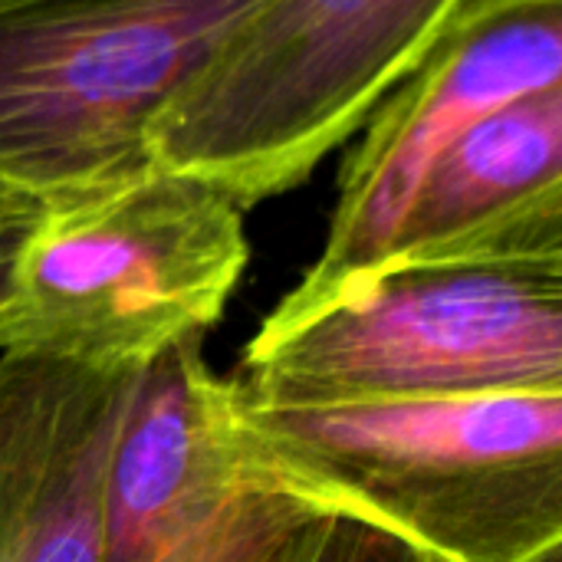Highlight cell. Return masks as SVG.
<instances>
[{
  "instance_id": "7a4b0ae2",
  "label": "cell",
  "mask_w": 562,
  "mask_h": 562,
  "mask_svg": "<svg viewBox=\"0 0 562 562\" xmlns=\"http://www.w3.org/2000/svg\"><path fill=\"white\" fill-rule=\"evenodd\" d=\"M237 408L286 468L435 560L562 547V389L342 408H267L237 389Z\"/></svg>"
},
{
  "instance_id": "6da1fadb",
  "label": "cell",
  "mask_w": 562,
  "mask_h": 562,
  "mask_svg": "<svg viewBox=\"0 0 562 562\" xmlns=\"http://www.w3.org/2000/svg\"><path fill=\"white\" fill-rule=\"evenodd\" d=\"M244 214L158 165L36 207L0 263V356L115 372L204 339L250 263Z\"/></svg>"
},
{
  "instance_id": "277c9868",
  "label": "cell",
  "mask_w": 562,
  "mask_h": 562,
  "mask_svg": "<svg viewBox=\"0 0 562 562\" xmlns=\"http://www.w3.org/2000/svg\"><path fill=\"white\" fill-rule=\"evenodd\" d=\"M234 382L267 408L562 389V254L385 267L306 323L254 336Z\"/></svg>"
},
{
  "instance_id": "8992f818",
  "label": "cell",
  "mask_w": 562,
  "mask_h": 562,
  "mask_svg": "<svg viewBox=\"0 0 562 562\" xmlns=\"http://www.w3.org/2000/svg\"><path fill=\"white\" fill-rule=\"evenodd\" d=\"M333 510L349 514L250 435L198 339L145 369L112 458L102 562H283Z\"/></svg>"
},
{
  "instance_id": "5b68a950",
  "label": "cell",
  "mask_w": 562,
  "mask_h": 562,
  "mask_svg": "<svg viewBox=\"0 0 562 562\" xmlns=\"http://www.w3.org/2000/svg\"><path fill=\"white\" fill-rule=\"evenodd\" d=\"M254 3H0V217L151 165V119Z\"/></svg>"
},
{
  "instance_id": "9c48e42d",
  "label": "cell",
  "mask_w": 562,
  "mask_h": 562,
  "mask_svg": "<svg viewBox=\"0 0 562 562\" xmlns=\"http://www.w3.org/2000/svg\"><path fill=\"white\" fill-rule=\"evenodd\" d=\"M557 254H562V86L494 109L435 158L379 270Z\"/></svg>"
},
{
  "instance_id": "ba28073f",
  "label": "cell",
  "mask_w": 562,
  "mask_h": 562,
  "mask_svg": "<svg viewBox=\"0 0 562 562\" xmlns=\"http://www.w3.org/2000/svg\"><path fill=\"white\" fill-rule=\"evenodd\" d=\"M142 379L0 356V562H102L112 458Z\"/></svg>"
},
{
  "instance_id": "3957f363",
  "label": "cell",
  "mask_w": 562,
  "mask_h": 562,
  "mask_svg": "<svg viewBox=\"0 0 562 562\" xmlns=\"http://www.w3.org/2000/svg\"><path fill=\"white\" fill-rule=\"evenodd\" d=\"M464 0H257L165 99L158 168L250 211L352 138Z\"/></svg>"
},
{
  "instance_id": "7c38bea8",
  "label": "cell",
  "mask_w": 562,
  "mask_h": 562,
  "mask_svg": "<svg viewBox=\"0 0 562 562\" xmlns=\"http://www.w3.org/2000/svg\"><path fill=\"white\" fill-rule=\"evenodd\" d=\"M524 562H562V547H550V550H543V553H537V557Z\"/></svg>"
},
{
  "instance_id": "30bf717a",
  "label": "cell",
  "mask_w": 562,
  "mask_h": 562,
  "mask_svg": "<svg viewBox=\"0 0 562 562\" xmlns=\"http://www.w3.org/2000/svg\"><path fill=\"white\" fill-rule=\"evenodd\" d=\"M283 562H441L405 537L356 517L323 514L286 550Z\"/></svg>"
},
{
  "instance_id": "8fae6325",
  "label": "cell",
  "mask_w": 562,
  "mask_h": 562,
  "mask_svg": "<svg viewBox=\"0 0 562 562\" xmlns=\"http://www.w3.org/2000/svg\"><path fill=\"white\" fill-rule=\"evenodd\" d=\"M13 231H16V227H13L10 221H3V217H0V263H3V257H7V244H10Z\"/></svg>"
},
{
  "instance_id": "52a82bcc",
  "label": "cell",
  "mask_w": 562,
  "mask_h": 562,
  "mask_svg": "<svg viewBox=\"0 0 562 562\" xmlns=\"http://www.w3.org/2000/svg\"><path fill=\"white\" fill-rule=\"evenodd\" d=\"M553 86H562V0H464L359 128L326 244L257 336L286 333L369 280L435 158L494 109Z\"/></svg>"
},
{
  "instance_id": "4fadbf2b",
  "label": "cell",
  "mask_w": 562,
  "mask_h": 562,
  "mask_svg": "<svg viewBox=\"0 0 562 562\" xmlns=\"http://www.w3.org/2000/svg\"><path fill=\"white\" fill-rule=\"evenodd\" d=\"M0 3H10V0H0Z\"/></svg>"
}]
</instances>
